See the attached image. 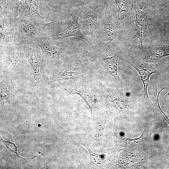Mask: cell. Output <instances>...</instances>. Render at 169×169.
<instances>
[{"mask_svg": "<svg viewBox=\"0 0 169 169\" xmlns=\"http://www.w3.org/2000/svg\"><path fill=\"white\" fill-rule=\"evenodd\" d=\"M12 20L15 39L22 46L35 44L36 38L45 33L46 24L38 23L19 14L13 15Z\"/></svg>", "mask_w": 169, "mask_h": 169, "instance_id": "obj_1", "label": "cell"}, {"mask_svg": "<svg viewBox=\"0 0 169 169\" xmlns=\"http://www.w3.org/2000/svg\"><path fill=\"white\" fill-rule=\"evenodd\" d=\"M117 21L115 15L111 10L103 11L98 31L95 36L100 44L113 49L117 45Z\"/></svg>", "mask_w": 169, "mask_h": 169, "instance_id": "obj_2", "label": "cell"}, {"mask_svg": "<svg viewBox=\"0 0 169 169\" xmlns=\"http://www.w3.org/2000/svg\"><path fill=\"white\" fill-rule=\"evenodd\" d=\"M22 50L32 70V84L33 86L39 84L44 79L47 62L39 48L35 44L23 46Z\"/></svg>", "mask_w": 169, "mask_h": 169, "instance_id": "obj_3", "label": "cell"}, {"mask_svg": "<svg viewBox=\"0 0 169 169\" xmlns=\"http://www.w3.org/2000/svg\"><path fill=\"white\" fill-rule=\"evenodd\" d=\"M23 46L14 39L4 47L3 50L6 54V60L3 76L12 77L24 66V60L22 54Z\"/></svg>", "mask_w": 169, "mask_h": 169, "instance_id": "obj_4", "label": "cell"}, {"mask_svg": "<svg viewBox=\"0 0 169 169\" xmlns=\"http://www.w3.org/2000/svg\"><path fill=\"white\" fill-rule=\"evenodd\" d=\"M82 9L80 8L74 9L71 14L67 16L71 17L72 21L69 27L64 32L60 33L50 35L51 40L59 41L65 38L76 37L82 39L92 46L96 42L95 36H86L81 32L79 23V19Z\"/></svg>", "mask_w": 169, "mask_h": 169, "instance_id": "obj_5", "label": "cell"}, {"mask_svg": "<svg viewBox=\"0 0 169 169\" xmlns=\"http://www.w3.org/2000/svg\"><path fill=\"white\" fill-rule=\"evenodd\" d=\"M103 11L95 6L82 8L79 18V23L83 32L88 36H95L99 27Z\"/></svg>", "mask_w": 169, "mask_h": 169, "instance_id": "obj_6", "label": "cell"}, {"mask_svg": "<svg viewBox=\"0 0 169 169\" xmlns=\"http://www.w3.org/2000/svg\"><path fill=\"white\" fill-rule=\"evenodd\" d=\"M128 62L138 72L144 85V97L146 96L149 100L147 90L149 79L152 74L158 73L155 65L143 61L137 56L131 57Z\"/></svg>", "mask_w": 169, "mask_h": 169, "instance_id": "obj_7", "label": "cell"}, {"mask_svg": "<svg viewBox=\"0 0 169 169\" xmlns=\"http://www.w3.org/2000/svg\"><path fill=\"white\" fill-rule=\"evenodd\" d=\"M50 35L46 33L37 37L35 44L40 49L47 62L52 61L59 58L63 54L64 49L52 44Z\"/></svg>", "mask_w": 169, "mask_h": 169, "instance_id": "obj_8", "label": "cell"}, {"mask_svg": "<svg viewBox=\"0 0 169 169\" xmlns=\"http://www.w3.org/2000/svg\"><path fill=\"white\" fill-rule=\"evenodd\" d=\"M0 16V49H2L15 38L12 14L8 12Z\"/></svg>", "mask_w": 169, "mask_h": 169, "instance_id": "obj_9", "label": "cell"}, {"mask_svg": "<svg viewBox=\"0 0 169 169\" xmlns=\"http://www.w3.org/2000/svg\"><path fill=\"white\" fill-rule=\"evenodd\" d=\"M169 55V46L160 45L147 50H145L142 46L137 55L143 61L149 63H156L163 57Z\"/></svg>", "mask_w": 169, "mask_h": 169, "instance_id": "obj_10", "label": "cell"}, {"mask_svg": "<svg viewBox=\"0 0 169 169\" xmlns=\"http://www.w3.org/2000/svg\"><path fill=\"white\" fill-rule=\"evenodd\" d=\"M99 45L100 49V58L105 62L107 72L115 79L120 80V79L117 73L119 64L117 56L115 53L110 51L111 48L103 46L99 44Z\"/></svg>", "mask_w": 169, "mask_h": 169, "instance_id": "obj_11", "label": "cell"}, {"mask_svg": "<svg viewBox=\"0 0 169 169\" xmlns=\"http://www.w3.org/2000/svg\"><path fill=\"white\" fill-rule=\"evenodd\" d=\"M38 4L35 0H24L19 14L24 15L38 23L46 24L45 18L41 16L38 11Z\"/></svg>", "mask_w": 169, "mask_h": 169, "instance_id": "obj_12", "label": "cell"}, {"mask_svg": "<svg viewBox=\"0 0 169 169\" xmlns=\"http://www.w3.org/2000/svg\"><path fill=\"white\" fill-rule=\"evenodd\" d=\"M132 8L135 13L136 19L135 30L136 32L135 36L139 39L140 47L142 46V38L147 24V17L146 12L145 8L141 9L137 5L132 6Z\"/></svg>", "mask_w": 169, "mask_h": 169, "instance_id": "obj_13", "label": "cell"}, {"mask_svg": "<svg viewBox=\"0 0 169 169\" xmlns=\"http://www.w3.org/2000/svg\"><path fill=\"white\" fill-rule=\"evenodd\" d=\"M11 77L3 76L0 80V103L2 109L5 103L10 104L13 96L16 86Z\"/></svg>", "mask_w": 169, "mask_h": 169, "instance_id": "obj_14", "label": "cell"}, {"mask_svg": "<svg viewBox=\"0 0 169 169\" xmlns=\"http://www.w3.org/2000/svg\"><path fill=\"white\" fill-rule=\"evenodd\" d=\"M81 76V72L77 68L69 70L66 68H62L54 72L52 75L51 79L53 82L58 80L72 82L79 79Z\"/></svg>", "mask_w": 169, "mask_h": 169, "instance_id": "obj_15", "label": "cell"}, {"mask_svg": "<svg viewBox=\"0 0 169 169\" xmlns=\"http://www.w3.org/2000/svg\"><path fill=\"white\" fill-rule=\"evenodd\" d=\"M64 89L70 94H76L80 96L90 108L91 113L96 108L97 98L92 92L82 88L78 89L66 87Z\"/></svg>", "mask_w": 169, "mask_h": 169, "instance_id": "obj_16", "label": "cell"}, {"mask_svg": "<svg viewBox=\"0 0 169 169\" xmlns=\"http://www.w3.org/2000/svg\"><path fill=\"white\" fill-rule=\"evenodd\" d=\"M106 121L107 120L105 118L104 119L102 117H100L99 119L96 120L92 126L91 136L94 145L102 146V136Z\"/></svg>", "mask_w": 169, "mask_h": 169, "instance_id": "obj_17", "label": "cell"}, {"mask_svg": "<svg viewBox=\"0 0 169 169\" xmlns=\"http://www.w3.org/2000/svg\"><path fill=\"white\" fill-rule=\"evenodd\" d=\"M0 140L3 148V153H2L9 161L17 162H18L19 160H26L28 159L24 158L18 154L17 147L14 142L5 141L3 139L1 136Z\"/></svg>", "mask_w": 169, "mask_h": 169, "instance_id": "obj_18", "label": "cell"}, {"mask_svg": "<svg viewBox=\"0 0 169 169\" xmlns=\"http://www.w3.org/2000/svg\"><path fill=\"white\" fill-rule=\"evenodd\" d=\"M118 8V14L116 17L125 26L128 25L131 18V9L127 0H114Z\"/></svg>", "mask_w": 169, "mask_h": 169, "instance_id": "obj_19", "label": "cell"}, {"mask_svg": "<svg viewBox=\"0 0 169 169\" xmlns=\"http://www.w3.org/2000/svg\"><path fill=\"white\" fill-rule=\"evenodd\" d=\"M87 140L82 143L88 149L90 156V165L92 167H95L99 166H102L104 160L105 158V155H99L93 152L90 149L88 145Z\"/></svg>", "mask_w": 169, "mask_h": 169, "instance_id": "obj_20", "label": "cell"}, {"mask_svg": "<svg viewBox=\"0 0 169 169\" xmlns=\"http://www.w3.org/2000/svg\"><path fill=\"white\" fill-rule=\"evenodd\" d=\"M24 0H9L7 11L10 12L13 16H15L19 14L20 9L19 6L22 5Z\"/></svg>", "mask_w": 169, "mask_h": 169, "instance_id": "obj_21", "label": "cell"}, {"mask_svg": "<svg viewBox=\"0 0 169 169\" xmlns=\"http://www.w3.org/2000/svg\"><path fill=\"white\" fill-rule=\"evenodd\" d=\"M137 5L141 9H143L145 7V0H137Z\"/></svg>", "mask_w": 169, "mask_h": 169, "instance_id": "obj_22", "label": "cell"}, {"mask_svg": "<svg viewBox=\"0 0 169 169\" xmlns=\"http://www.w3.org/2000/svg\"><path fill=\"white\" fill-rule=\"evenodd\" d=\"M83 0L86 2L90 3L94 0Z\"/></svg>", "mask_w": 169, "mask_h": 169, "instance_id": "obj_23", "label": "cell"}]
</instances>
